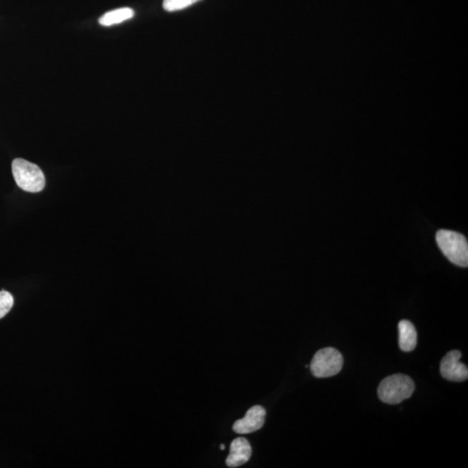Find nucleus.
<instances>
[{
  "label": "nucleus",
  "mask_w": 468,
  "mask_h": 468,
  "mask_svg": "<svg viewBox=\"0 0 468 468\" xmlns=\"http://www.w3.org/2000/svg\"><path fill=\"white\" fill-rule=\"evenodd\" d=\"M415 389L414 382L403 374H395L383 379L378 387V397L387 405H399L411 397Z\"/></svg>",
  "instance_id": "1"
},
{
  "label": "nucleus",
  "mask_w": 468,
  "mask_h": 468,
  "mask_svg": "<svg viewBox=\"0 0 468 468\" xmlns=\"http://www.w3.org/2000/svg\"><path fill=\"white\" fill-rule=\"evenodd\" d=\"M437 242L444 255L452 263L467 268L468 243L465 236L450 230H439L437 233Z\"/></svg>",
  "instance_id": "2"
},
{
  "label": "nucleus",
  "mask_w": 468,
  "mask_h": 468,
  "mask_svg": "<svg viewBox=\"0 0 468 468\" xmlns=\"http://www.w3.org/2000/svg\"><path fill=\"white\" fill-rule=\"evenodd\" d=\"M16 183L29 193L41 192L46 185V177L37 165L24 159H15L11 164Z\"/></svg>",
  "instance_id": "3"
},
{
  "label": "nucleus",
  "mask_w": 468,
  "mask_h": 468,
  "mask_svg": "<svg viewBox=\"0 0 468 468\" xmlns=\"http://www.w3.org/2000/svg\"><path fill=\"white\" fill-rule=\"evenodd\" d=\"M344 365V357L336 349L328 348L318 350L310 362V370L315 377L327 378L336 376Z\"/></svg>",
  "instance_id": "4"
},
{
  "label": "nucleus",
  "mask_w": 468,
  "mask_h": 468,
  "mask_svg": "<svg viewBox=\"0 0 468 468\" xmlns=\"http://www.w3.org/2000/svg\"><path fill=\"white\" fill-rule=\"evenodd\" d=\"M462 352L451 350L442 358L439 372L443 378L451 382H464L468 378L467 367L461 362Z\"/></svg>",
  "instance_id": "5"
},
{
  "label": "nucleus",
  "mask_w": 468,
  "mask_h": 468,
  "mask_svg": "<svg viewBox=\"0 0 468 468\" xmlns=\"http://www.w3.org/2000/svg\"><path fill=\"white\" fill-rule=\"evenodd\" d=\"M265 415L266 412L263 407L253 406L248 410L244 418L234 422L233 429L240 434L253 433L264 426Z\"/></svg>",
  "instance_id": "6"
},
{
  "label": "nucleus",
  "mask_w": 468,
  "mask_h": 468,
  "mask_svg": "<svg viewBox=\"0 0 468 468\" xmlns=\"http://www.w3.org/2000/svg\"><path fill=\"white\" fill-rule=\"evenodd\" d=\"M252 456V447L247 439L239 437L231 443L230 454L228 456L227 466L229 467H238L247 463Z\"/></svg>",
  "instance_id": "7"
},
{
  "label": "nucleus",
  "mask_w": 468,
  "mask_h": 468,
  "mask_svg": "<svg viewBox=\"0 0 468 468\" xmlns=\"http://www.w3.org/2000/svg\"><path fill=\"white\" fill-rule=\"evenodd\" d=\"M399 346L405 352H410L417 345V332L409 320H402L398 325Z\"/></svg>",
  "instance_id": "8"
},
{
  "label": "nucleus",
  "mask_w": 468,
  "mask_h": 468,
  "mask_svg": "<svg viewBox=\"0 0 468 468\" xmlns=\"http://www.w3.org/2000/svg\"><path fill=\"white\" fill-rule=\"evenodd\" d=\"M135 16V11L131 8L123 7L119 9L108 11L103 14L98 20L101 26H111L117 24L127 21Z\"/></svg>",
  "instance_id": "9"
},
{
  "label": "nucleus",
  "mask_w": 468,
  "mask_h": 468,
  "mask_svg": "<svg viewBox=\"0 0 468 468\" xmlns=\"http://www.w3.org/2000/svg\"><path fill=\"white\" fill-rule=\"evenodd\" d=\"M200 0H163V8L167 11H176L184 9Z\"/></svg>",
  "instance_id": "10"
},
{
  "label": "nucleus",
  "mask_w": 468,
  "mask_h": 468,
  "mask_svg": "<svg viewBox=\"0 0 468 468\" xmlns=\"http://www.w3.org/2000/svg\"><path fill=\"white\" fill-rule=\"evenodd\" d=\"M14 302V297L10 292H6V290L0 292V320L13 308Z\"/></svg>",
  "instance_id": "11"
},
{
  "label": "nucleus",
  "mask_w": 468,
  "mask_h": 468,
  "mask_svg": "<svg viewBox=\"0 0 468 468\" xmlns=\"http://www.w3.org/2000/svg\"><path fill=\"white\" fill-rule=\"evenodd\" d=\"M220 449H221L222 450H224V449H225V445H224V444H221V445H220Z\"/></svg>",
  "instance_id": "12"
}]
</instances>
